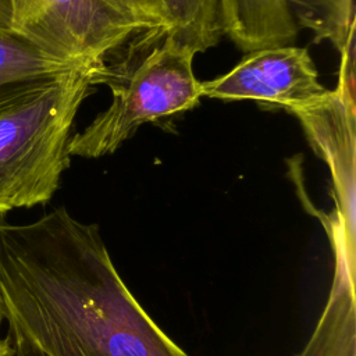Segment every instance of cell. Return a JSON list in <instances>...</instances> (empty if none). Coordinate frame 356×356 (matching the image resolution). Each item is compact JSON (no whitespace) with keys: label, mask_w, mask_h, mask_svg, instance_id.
<instances>
[{"label":"cell","mask_w":356,"mask_h":356,"mask_svg":"<svg viewBox=\"0 0 356 356\" xmlns=\"http://www.w3.org/2000/svg\"><path fill=\"white\" fill-rule=\"evenodd\" d=\"M0 298L13 356H189L125 285L99 225L64 206L0 220Z\"/></svg>","instance_id":"1"},{"label":"cell","mask_w":356,"mask_h":356,"mask_svg":"<svg viewBox=\"0 0 356 356\" xmlns=\"http://www.w3.org/2000/svg\"><path fill=\"white\" fill-rule=\"evenodd\" d=\"M114 64L100 65L95 85H106L111 103L70 139V156L99 159L113 154L143 124L185 113L202 99L193 72L195 53L163 28L135 35Z\"/></svg>","instance_id":"2"},{"label":"cell","mask_w":356,"mask_h":356,"mask_svg":"<svg viewBox=\"0 0 356 356\" xmlns=\"http://www.w3.org/2000/svg\"><path fill=\"white\" fill-rule=\"evenodd\" d=\"M103 63L53 76L0 108V216L53 197L70 167L75 115Z\"/></svg>","instance_id":"3"},{"label":"cell","mask_w":356,"mask_h":356,"mask_svg":"<svg viewBox=\"0 0 356 356\" xmlns=\"http://www.w3.org/2000/svg\"><path fill=\"white\" fill-rule=\"evenodd\" d=\"M146 26L107 0H0V32L72 63H102Z\"/></svg>","instance_id":"4"},{"label":"cell","mask_w":356,"mask_h":356,"mask_svg":"<svg viewBox=\"0 0 356 356\" xmlns=\"http://www.w3.org/2000/svg\"><path fill=\"white\" fill-rule=\"evenodd\" d=\"M338 82L318 102L291 113L309 145L325 163L349 260L356 264V135H355V33L341 50Z\"/></svg>","instance_id":"5"},{"label":"cell","mask_w":356,"mask_h":356,"mask_svg":"<svg viewBox=\"0 0 356 356\" xmlns=\"http://www.w3.org/2000/svg\"><path fill=\"white\" fill-rule=\"evenodd\" d=\"M202 96L220 100H254L264 108L288 113L310 106L328 89L305 47L270 46L249 51L227 72L200 82Z\"/></svg>","instance_id":"6"},{"label":"cell","mask_w":356,"mask_h":356,"mask_svg":"<svg viewBox=\"0 0 356 356\" xmlns=\"http://www.w3.org/2000/svg\"><path fill=\"white\" fill-rule=\"evenodd\" d=\"M320 222L330 239L335 267L325 306L298 356H356V264L348 257L337 214H323Z\"/></svg>","instance_id":"7"},{"label":"cell","mask_w":356,"mask_h":356,"mask_svg":"<svg viewBox=\"0 0 356 356\" xmlns=\"http://www.w3.org/2000/svg\"><path fill=\"white\" fill-rule=\"evenodd\" d=\"M224 32L243 51L293 44L298 26L284 0H221Z\"/></svg>","instance_id":"8"},{"label":"cell","mask_w":356,"mask_h":356,"mask_svg":"<svg viewBox=\"0 0 356 356\" xmlns=\"http://www.w3.org/2000/svg\"><path fill=\"white\" fill-rule=\"evenodd\" d=\"M79 65L0 32V108L42 82Z\"/></svg>","instance_id":"9"},{"label":"cell","mask_w":356,"mask_h":356,"mask_svg":"<svg viewBox=\"0 0 356 356\" xmlns=\"http://www.w3.org/2000/svg\"><path fill=\"white\" fill-rule=\"evenodd\" d=\"M165 32L195 54L216 46L225 35L221 0H160Z\"/></svg>","instance_id":"10"},{"label":"cell","mask_w":356,"mask_h":356,"mask_svg":"<svg viewBox=\"0 0 356 356\" xmlns=\"http://www.w3.org/2000/svg\"><path fill=\"white\" fill-rule=\"evenodd\" d=\"M298 28L313 33L316 43L330 42L338 53L355 33L353 0H284Z\"/></svg>","instance_id":"11"},{"label":"cell","mask_w":356,"mask_h":356,"mask_svg":"<svg viewBox=\"0 0 356 356\" xmlns=\"http://www.w3.org/2000/svg\"><path fill=\"white\" fill-rule=\"evenodd\" d=\"M125 14L145 24L149 29L165 26L160 0H107Z\"/></svg>","instance_id":"12"},{"label":"cell","mask_w":356,"mask_h":356,"mask_svg":"<svg viewBox=\"0 0 356 356\" xmlns=\"http://www.w3.org/2000/svg\"><path fill=\"white\" fill-rule=\"evenodd\" d=\"M0 356H13V349L8 339H0Z\"/></svg>","instance_id":"13"},{"label":"cell","mask_w":356,"mask_h":356,"mask_svg":"<svg viewBox=\"0 0 356 356\" xmlns=\"http://www.w3.org/2000/svg\"><path fill=\"white\" fill-rule=\"evenodd\" d=\"M1 320H3V310H1V298H0V324H1Z\"/></svg>","instance_id":"14"}]
</instances>
